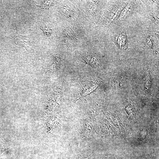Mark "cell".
I'll use <instances>...</instances> for the list:
<instances>
[{
	"instance_id": "277c9868",
	"label": "cell",
	"mask_w": 159,
	"mask_h": 159,
	"mask_svg": "<svg viewBox=\"0 0 159 159\" xmlns=\"http://www.w3.org/2000/svg\"><path fill=\"white\" fill-rule=\"evenodd\" d=\"M41 29L43 31L44 36L46 37H49L51 35L52 32V29L47 26L44 27H41Z\"/></svg>"
},
{
	"instance_id": "6da1fadb",
	"label": "cell",
	"mask_w": 159,
	"mask_h": 159,
	"mask_svg": "<svg viewBox=\"0 0 159 159\" xmlns=\"http://www.w3.org/2000/svg\"><path fill=\"white\" fill-rule=\"evenodd\" d=\"M15 43L18 45L24 47L29 55L34 52V42L32 40L29 36H24L18 34Z\"/></svg>"
},
{
	"instance_id": "3957f363",
	"label": "cell",
	"mask_w": 159,
	"mask_h": 159,
	"mask_svg": "<svg viewBox=\"0 0 159 159\" xmlns=\"http://www.w3.org/2000/svg\"><path fill=\"white\" fill-rule=\"evenodd\" d=\"M122 33L121 34H120L118 36V38H117V43H118V45L120 46L121 47L122 44H123V45L124 46L127 43V39H126V37H125V33Z\"/></svg>"
},
{
	"instance_id": "7a4b0ae2",
	"label": "cell",
	"mask_w": 159,
	"mask_h": 159,
	"mask_svg": "<svg viewBox=\"0 0 159 159\" xmlns=\"http://www.w3.org/2000/svg\"><path fill=\"white\" fill-rule=\"evenodd\" d=\"M62 11L65 16L70 20L74 19L75 14L70 8L67 5L64 6L62 8Z\"/></svg>"
}]
</instances>
